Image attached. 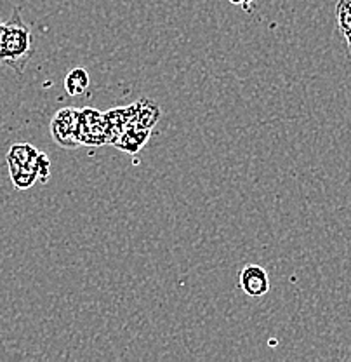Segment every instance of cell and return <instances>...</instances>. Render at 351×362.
<instances>
[{"label":"cell","instance_id":"cell-1","mask_svg":"<svg viewBox=\"0 0 351 362\" xmlns=\"http://www.w3.org/2000/svg\"><path fill=\"white\" fill-rule=\"evenodd\" d=\"M33 54H35V40H33L32 26L23 20L20 9H14L11 20L4 23L2 37H0V63L13 68L16 74H23Z\"/></svg>","mask_w":351,"mask_h":362},{"label":"cell","instance_id":"cell-2","mask_svg":"<svg viewBox=\"0 0 351 362\" xmlns=\"http://www.w3.org/2000/svg\"><path fill=\"white\" fill-rule=\"evenodd\" d=\"M113 133L110 122L107 119V113L93 108H84L81 110V120H78V138L81 145L97 146L110 141V134Z\"/></svg>","mask_w":351,"mask_h":362},{"label":"cell","instance_id":"cell-3","mask_svg":"<svg viewBox=\"0 0 351 362\" xmlns=\"http://www.w3.org/2000/svg\"><path fill=\"white\" fill-rule=\"evenodd\" d=\"M78 120H81V110L77 108H61L56 112L51 122L52 139L63 148H78L81 146Z\"/></svg>","mask_w":351,"mask_h":362},{"label":"cell","instance_id":"cell-4","mask_svg":"<svg viewBox=\"0 0 351 362\" xmlns=\"http://www.w3.org/2000/svg\"><path fill=\"white\" fill-rule=\"evenodd\" d=\"M240 289L247 296L259 298L270 291V277L268 272L259 265H245L239 275Z\"/></svg>","mask_w":351,"mask_h":362},{"label":"cell","instance_id":"cell-5","mask_svg":"<svg viewBox=\"0 0 351 362\" xmlns=\"http://www.w3.org/2000/svg\"><path fill=\"white\" fill-rule=\"evenodd\" d=\"M39 156V150L32 146L30 143H16L7 152V165L9 171L13 169H25L32 168L35 171V160ZM37 173V171H35Z\"/></svg>","mask_w":351,"mask_h":362},{"label":"cell","instance_id":"cell-6","mask_svg":"<svg viewBox=\"0 0 351 362\" xmlns=\"http://www.w3.org/2000/svg\"><path fill=\"white\" fill-rule=\"evenodd\" d=\"M90 77L85 68H73L66 74L65 77V90L68 96L75 98L84 94L89 89Z\"/></svg>","mask_w":351,"mask_h":362},{"label":"cell","instance_id":"cell-7","mask_svg":"<svg viewBox=\"0 0 351 362\" xmlns=\"http://www.w3.org/2000/svg\"><path fill=\"white\" fill-rule=\"evenodd\" d=\"M335 14H338L339 30L345 35L346 44H348V49L351 51V0H339Z\"/></svg>","mask_w":351,"mask_h":362},{"label":"cell","instance_id":"cell-8","mask_svg":"<svg viewBox=\"0 0 351 362\" xmlns=\"http://www.w3.org/2000/svg\"><path fill=\"white\" fill-rule=\"evenodd\" d=\"M9 175L14 187L20 188V190H28V188H32L39 181V176H37V173L32 168L13 169V171H9Z\"/></svg>","mask_w":351,"mask_h":362},{"label":"cell","instance_id":"cell-9","mask_svg":"<svg viewBox=\"0 0 351 362\" xmlns=\"http://www.w3.org/2000/svg\"><path fill=\"white\" fill-rule=\"evenodd\" d=\"M232 4H240V6H244V9H247V0H230Z\"/></svg>","mask_w":351,"mask_h":362},{"label":"cell","instance_id":"cell-10","mask_svg":"<svg viewBox=\"0 0 351 362\" xmlns=\"http://www.w3.org/2000/svg\"><path fill=\"white\" fill-rule=\"evenodd\" d=\"M2 30H4V23L0 20V37H2Z\"/></svg>","mask_w":351,"mask_h":362},{"label":"cell","instance_id":"cell-11","mask_svg":"<svg viewBox=\"0 0 351 362\" xmlns=\"http://www.w3.org/2000/svg\"><path fill=\"white\" fill-rule=\"evenodd\" d=\"M252 0H247V11H251V7H249V4H251Z\"/></svg>","mask_w":351,"mask_h":362}]
</instances>
